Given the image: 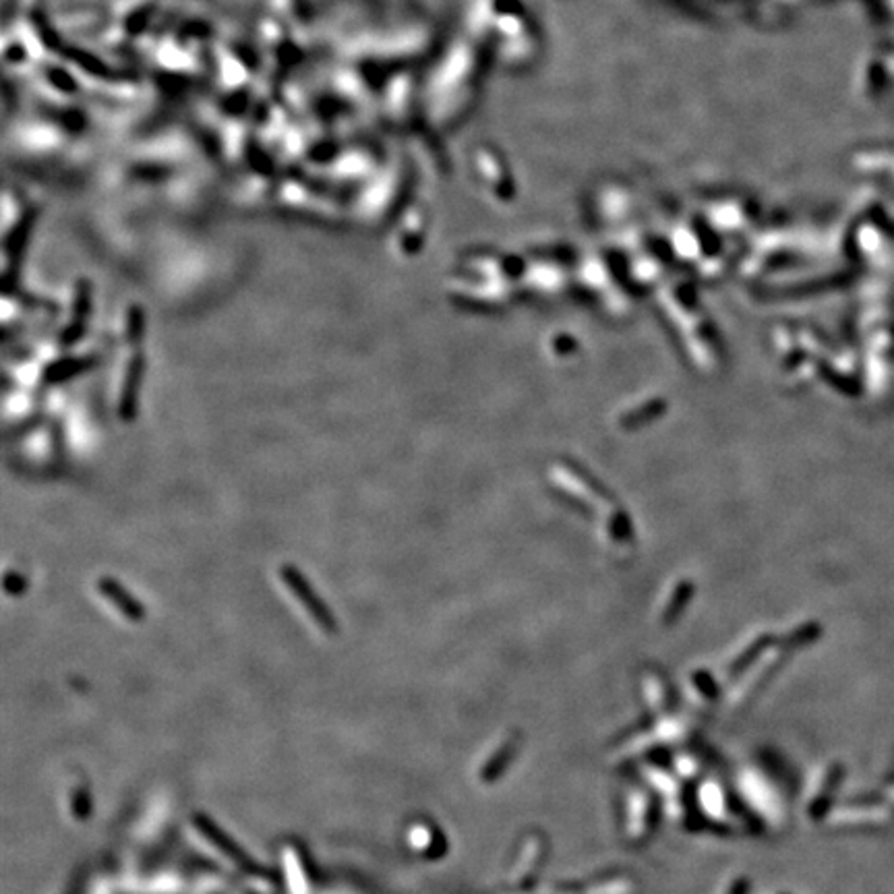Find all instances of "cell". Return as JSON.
Masks as SVG:
<instances>
[{"mask_svg": "<svg viewBox=\"0 0 894 894\" xmlns=\"http://www.w3.org/2000/svg\"><path fill=\"white\" fill-rule=\"evenodd\" d=\"M89 311H92V284H89L87 278H81L77 280V290H74L73 322L61 333V344L65 348L74 346L85 335Z\"/></svg>", "mask_w": 894, "mask_h": 894, "instance_id": "30bf717a", "label": "cell"}, {"mask_svg": "<svg viewBox=\"0 0 894 894\" xmlns=\"http://www.w3.org/2000/svg\"><path fill=\"white\" fill-rule=\"evenodd\" d=\"M11 154L25 166L50 168L48 164L66 162L77 152V126L63 118L61 110L48 108L21 116L9 135Z\"/></svg>", "mask_w": 894, "mask_h": 894, "instance_id": "6da1fadb", "label": "cell"}, {"mask_svg": "<svg viewBox=\"0 0 894 894\" xmlns=\"http://www.w3.org/2000/svg\"><path fill=\"white\" fill-rule=\"evenodd\" d=\"M383 154L371 141H354L346 147H338L323 164H319L315 173L323 183L333 186L335 191L348 189V186H361L382 168Z\"/></svg>", "mask_w": 894, "mask_h": 894, "instance_id": "3957f363", "label": "cell"}, {"mask_svg": "<svg viewBox=\"0 0 894 894\" xmlns=\"http://www.w3.org/2000/svg\"><path fill=\"white\" fill-rule=\"evenodd\" d=\"M29 79H32L35 94L40 95L42 102H46L48 108L71 110L73 102L81 94L79 77L65 63L48 61L35 65L29 71Z\"/></svg>", "mask_w": 894, "mask_h": 894, "instance_id": "8992f818", "label": "cell"}, {"mask_svg": "<svg viewBox=\"0 0 894 894\" xmlns=\"http://www.w3.org/2000/svg\"><path fill=\"white\" fill-rule=\"evenodd\" d=\"M25 578L24 576H19V573H6V580H5V588H6V592H11V594H21L25 591Z\"/></svg>", "mask_w": 894, "mask_h": 894, "instance_id": "9a60e30c", "label": "cell"}, {"mask_svg": "<svg viewBox=\"0 0 894 894\" xmlns=\"http://www.w3.org/2000/svg\"><path fill=\"white\" fill-rule=\"evenodd\" d=\"M92 364H94L92 356H73V359H61V361L52 363L50 367L44 371V382L50 383V385L63 383V382H66V379H71L74 375H79V372L87 371L89 367H92Z\"/></svg>", "mask_w": 894, "mask_h": 894, "instance_id": "4fadbf2b", "label": "cell"}, {"mask_svg": "<svg viewBox=\"0 0 894 894\" xmlns=\"http://www.w3.org/2000/svg\"><path fill=\"white\" fill-rule=\"evenodd\" d=\"M406 166L408 164L398 155L385 158L382 168L356 191L354 205L377 214L379 220L398 218V214L402 212V201L406 195Z\"/></svg>", "mask_w": 894, "mask_h": 894, "instance_id": "277c9868", "label": "cell"}, {"mask_svg": "<svg viewBox=\"0 0 894 894\" xmlns=\"http://www.w3.org/2000/svg\"><path fill=\"white\" fill-rule=\"evenodd\" d=\"M265 13L273 15L301 37L309 34L315 19L309 0H265Z\"/></svg>", "mask_w": 894, "mask_h": 894, "instance_id": "9c48e42d", "label": "cell"}, {"mask_svg": "<svg viewBox=\"0 0 894 894\" xmlns=\"http://www.w3.org/2000/svg\"><path fill=\"white\" fill-rule=\"evenodd\" d=\"M255 48L261 58V77L275 85H280L304 56L303 37L270 13L259 15Z\"/></svg>", "mask_w": 894, "mask_h": 894, "instance_id": "7a4b0ae2", "label": "cell"}, {"mask_svg": "<svg viewBox=\"0 0 894 894\" xmlns=\"http://www.w3.org/2000/svg\"><path fill=\"white\" fill-rule=\"evenodd\" d=\"M280 576L290 591H293L296 599L303 602V607L309 611L313 620L319 623V628H322L325 633H330V636L338 633V621H335L330 607L322 601V596L313 591V586L309 584V580L304 578V573L301 570L294 568V565H282Z\"/></svg>", "mask_w": 894, "mask_h": 894, "instance_id": "ba28073f", "label": "cell"}, {"mask_svg": "<svg viewBox=\"0 0 894 894\" xmlns=\"http://www.w3.org/2000/svg\"><path fill=\"white\" fill-rule=\"evenodd\" d=\"M144 369H145V359L144 354H135L129 363V369H126L123 393H121V404H118V412H121V419L131 422L135 421L137 416V402H139V387L141 379H144Z\"/></svg>", "mask_w": 894, "mask_h": 894, "instance_id": "8fae6325", "label": "cell"}, {"mask_svg": "<svg viewBox=\"0 0 894 894\" xmlns=\"http://www.w3.org/2000/svg\"><path fill=\"white\" fill-rule=\"evenodd\" d=\"M144 327H145V317L144 309L133 304L129 309V317H126V338H129L131 344H139L141 338H144Z\"/></svg>", "mask_w": 894, "mask_h": 894, "instance_id": "5bb4252c", "label": "cell"}, {"mask_svg": "<svg viewBox=\"0 0 894 894\" xmlns=\"http://www.w3.org/2000/svg\"><path fill=\"white\" fill-rule=\"evenodd\" d=\"M162 0H112L108 24L102 29V44L108 50L123 52L135 46L160 11Z\"/></svg>", "mask_w": 894, "mask_h": 894, "instance_id": "5b68a950", "label": "cell"}, {"mask_svg": "<svg viewBox=\"0 0 894 894\" xmlns=\"http://www.w3.org/2000/svg\"><path fill=\"white\" fill-rule=\"evenodd\" d=\"M100 592L106 596V599L114 605L121 613L131 621H144L145 620V609L141 602L133 596L123 584H118L114 578H102L98 582Z\"/></svg>", "mask_w": 894, "mask_h": 894, "instance_id": "7c38bea8", "label": "cell"}, {"mask_svg": "<svg viewBox=\"0 0 894 894\" xmlns=\"http://www.w3.org/2000/svg\"><path fill=\"white\" fill-rule=\"evenodd\" d=\"M193 824H195L197 832L207 840V843H210L214 849H218L230 863H234V866L238 869H243L244 874H263V868L259 866L255 857H253L249 851H244L241 843L230 837V834L224 830L214 818L204 814V811H195V814H193Z\"/></svg>", "mask_w": 894, "mask_h": 894, "instance_id": "52a82bcc", "label": "cell"}]
</instances>
